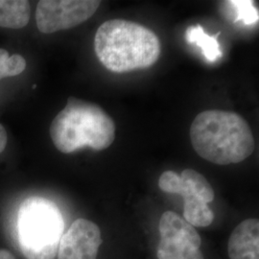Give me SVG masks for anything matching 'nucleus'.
Masks as SVG:
<instances>
[{
	"label": "nucleus",
	"instance_id": "5",
	"mask_svg": "<svg viewBox=\"0 0 259 259\" xmlns=\"http://www.w3.org/2000/svg\"><path fill=\"white\" fill-rule=\"evenodd\" d=\"M158 187L163 192L181 195L184 198L186 222L200 228L212 224L214 213L208 204L214 200L215 193L202 174L193 169H185L181 175L174 171H165L159 177Z\"/></svg>",
	"mask_w": 259,
	"mask_h": 259
},
{
	"label": "nucleus",
	"instance_id": "3",
	"mask_svg": "<svg viewBox=\"0 0 259 259\" xmlns=\"http://www.w3.org/2000/svg\"><path fill=\"white\" fill-rule=\"evenodd\" d=\"M56 148L70 154L83 147L101 151L115 139V124L101 107L94 103L69 97L50 126Z\"/></svg>",
	"mask_w": 259,
	"mask_h": 259
},
{
	"label": "nucleus",
	"instance_id": "13",
	"mask_svg": "<svg viewBox=\"0 0 259 259\" xmlns=\"http://www.w3.org/2000/svg\"><path fill=\"white\" fill-rule=\"evenodd\" d=\"M232 8L235 10L236 17L234 21H242L245 25H252L258 22V10L255 8L253 1L240 0L229 1Z\"/></svg>",
	"mask_w": 259,
	"mask_h": 259
},
{
	"label": "nucleus",
	"instance_id": "4",
	"mask_svg": "<svg viewBox=\"0 0 259 259\" xmlns=\"http://www.w3.org/2000/svg\"><path fill=\"white\" fill-rule=\"evenodd\" d=\"M64 231L63 214L52 201L29 197L20 204L17 232L25 258H55Z\"/></svg>",
	"mask_w": 259,
	"mask_h": 259
},
{
	"label": "nucleus",
	"instance_id": "2",
	"mask_svg": "<svg viewBox=\"0 0 259 259\" xmlns=\"http://www.w3.org/2000/svg\"><path fill=\"white\" fill-rule=\"evenodd\" d=\"M94 51L107 69L124 73L156 64L161 45L148 27L126 19H111L98 28Z\"/></svg>",
	"mask_w": 259,
	"mask_h": 259
},
{
	"label": "nucleus",
	"instance_id": "6",
	"mask_svg": "<svg viewBox=\"0 0 259 259\" xmlns=\"http://www.w3.org/2000/svg\"><path fill=\"white\" fill-rule=\"evenodd\" d=\"M158 259H204L202 240L194 227L174 211H165L159 220Z\"/></svg>",
	"mask_w": 259,
	"mask_h": 259
},
{
	"label": "nucleus",
	"instance_id": "15",
	"mask_svg": "<svg viewBox=\"0 0 259 259\" xmlns=\"http://www.w3.org/2000/svg\"><path fill=\"white\" fill-rule=\"evenodd\" d=\"M0 259H16L14 254L7 250H0Z\"/></svg>",
	"mask_w": 259,
	"mask_h": 259
},
{
	"label": "nucleus",
	"instance_id": "1",
	"mask_svg": "<svg viewBox=\"0 0 259 259\" xmlns=\"http://www.w3.org/2000/svg\"><path fill=\"white\" fill-rule=\"evenodd\" d=\"M190 139L200 157L218 165L239 163L255 149L248 122L232 111H202L191 124Z\"/></svg>",
	"mask_w": 259,
	"mask_h": 259
},
{
	"label": "nucleus",
	"instance_id": "11",
	"mask_svg": "<svg viewBox=\"0 0 259 259\" xmlns=\"http://www.w3.org/2000/svg\"><path fill=\"white\" fill-rule=\"evenodd\" d=\"M217 37L218 35H207L201 25L189 26L185 31L186 41L200 47L205 60L209 63H215L223 57L222 50Z\"/></svg>",
	"mask_w": 259,
	"mask_h": 259
},
{
	"label": "nucleus",
	"instance_id": "9",
	"mask_svg": "<svg viewBox=\"0 0 259 259\" xmlns=\"http://www.w3.org/2000/svg\"><path fill=\"white\" fill-rule=\"evenodd\" d=\"M228 252L231 259H259V221L247 219L232 232Z\"/></svg>",
	"mask_w": 259,
	"mask_h": 259
},
{
	"label": "nucleus",
	"instance_id": "14",
	"mask_svg": "<svg viewBox=\"0 0 259 259\" xmlns=\"http://www.w3.org/2000/svg\"><path fill=\"white\" fill-rule=\"evenodd\" d=\"M8 142V136L5 128L0 124V154L5 150Z\"/></svg>",
	"mask_w": 259,
	"mask_h": 259
},
{
	"label": "nucleus",
	"instance_id": "10",
	"mask_svg": "<svg viewBox=\"0 0 259 259\" xmlns=\"http://www.w3.org/2000/svg\"><path fill=\"white\" fill-rule=\"evenodd\" d=\"M31 6L26 0H0V27L20 29L30 20Z\"/></svg>",
	"mask_w": 259,
	"mask_h": 259
},
{
	"label": "nucleus",
	"instance_id": "8",
	"mask_svg": "<svg viewBox=\"0 0 259 259\" xmlns=\"http://www.w3.org/2000/svg\"><path fill=\"white\" fill-rule=\"evenodd\" d=\"M102 244L99 227L87 219H77L62 236L58 259H96Z\"/></svg>",
	"mask_w": 259,
	"mask_h": 259
},
{
	"label": "nucleus",
	"instance_id": "7",
	"mask_svg": "<svg viewBox=\"0 0 259 259\" xmlns=\"http://www.w3.org/2000/svg\"><path fill=\"white\" fill-rule=\"evenodd\" d=\"M100 4L98 0H41L36 11L37 29L52 34L76 27L92 18Z\"/></svg>",
	"mask_w": 259,
	"mask_h": 259
},
{
	"label": "nucleus",
	"instance_id": "12",
	"mask_svg": "<svg viewBox=\"0 0 259 259\" xmlns=\"http://www.w3.org/2000/svg\"><path fill=\"white\" fill-rule=\"evenodd\" d=\"M25 68L26 61L22 56H10L7 50L0 48V80L21 74Z\"/></svg>",
	"mask_w": 259,
	"mask_h": 259
}]
</instances>
